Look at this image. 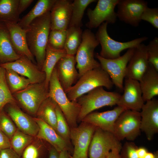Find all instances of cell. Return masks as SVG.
Instances as JSON below:
<instances>
[{
  "label": "cell",
  "instance_id": "cell-19",
  "mask_svg": "<svg viewBox=\"0 0 158 158\" xmlns=\"http://www.w3.org/2000/svg\"><path fill=\"white\" fill-rule=\"evenodd\" d=\"M34 119L39 127L36 137L47 141L59 152L66 151L70 155L72 154L73 147L71 143L66 141L53 128L41 119L37 117Z\"/></svg>",
  "mask_w": 158,
  "mask_h": 158
},
{
  "label": "cell",
  "instance_id": "cell-25",
  "mask_svg": "<svg viewBox=\"0 0 158 158\" xmlns=\"http://www.w3.org/2000/svg\"><path fill=\"white\" fill-rule=\"evenodd\" d=\"M20 57L13 49L5 24L0 22V64L12 62Z\"/></svg>",
  "mask_w": 158,
  "mask_h": 158
},
{
  "label": "cell",
  "instance_id": "cell-21",
  "mask_svg": "<svg viewBox=\"0 0 158 158\" xmlns=\"http://www.w3.org/2000/svg\"><path fill=\"white\" fill-rule=\"evenodd\" d=\"M72 1L56 0L50 11L51 30L67 29L71 16Z\"/></svg>",
  "mask_w": 158,
  "mask_h": 158
},
{
  "label": "cell",
  "instance_id": "cell-40",
  "mask_svg": "<svg viewBox=\"0 0 158 158\" xmlns=\"http://www.w3.org/2000/svg\"><path fill=\"white\" fill-rule=\"evenodd\" d=\"M141 20L147 21L154 27L158 29V8L147 7L141 16Z\"/></svg>",
  "mask_w": 158,
  "mask_h": 158
},
{
  "label": "cell",
  "instance_id": "cell-48",
  "mask_svg": "<svg viewBox=\"0 0 158 158\" xmlns=\"http://www.w3.org/2000/svg\"><path fill=\"white\" fill-rule=\"evenodd\" d=\"M70 154L66 151H62L59 152V158H69Z\"/></svg>",
  "mask_w": 158,
  "mask_h": 158
},
{
  "label": "cell",
  "instance_id": "cell-42",
  "mask_svg": "<svg viewBox=\"0 0 158 158\" xmlns=\"http://www.w3.org/2000/svg\"><path fill=\"white\" fill-rule=\"evenodd\" d=\"M1 158H20V157L11 148L0 150Z\"/></svg>",
  "mask_w": 158,
  "mask_h": 158
},
{
  "label": "cell",
  "instance_id": "cell-41",
  "mask_svg": "<svg viewBox=\"0 0 158 158\" xmlns=\"http://www.w3.org/2000/svg\"><path fill=\"white\" fill-rule=\"evenodd\" d=\"M137 148L132 142H126L122 146L120 151V158H138L136 153Z\"/></svg>",
  "mask_w": 158,
  "mask_h": 158
},
{
  "label": "cell",
  "instance_id": "cell-51",
  "mask_svg": "<svg viewBox=\"0 0 158 158\" xmlns=\"http://www.w3.org/2000/svg\"><path fill=\"white\" fill-rule=\"evenodd\" d=\"M0 158H1L0 155Z\"/></svg>",
  "mask_w": 158,
  "mask_h": 158
},
{
  "label": "cell",
  "instance_id": "cell-45",
  "mask_svg": "<svg viewBox=\"0 0 158 158\" xmlns=\"http://www.w3.org/2000/svg\"><path fill=\"white\" fill-rule=\"evenodd\" d=\"M147 152V149L143 147H138L136 150V153L138 158H144Z\"/></svg>",
  "mask_w": 158,
  "mask_h": 158
},
{
  "label": "cell",
  "instance_id": "cell-22",
  "mask_svg": "<svg viewBox=\"0 0 158 158\" xmlns=\"http://www.w3.org/2000/svg\"><path fill=\"white\" fill-rule=\"evenodd\" d=\"M7 105L6 111L8 115L18 129L25 134L35 137L39 127L34 118L23 112L16 104Z\"/></svg>",
  "mask_w": 158,
  "mask_h": 158
},
{
  "label": "cell",
  "instance_id": "cell-4",
  "mask_svg": "<svg viewBox=\"0 0 158 158\" xmlns=\"http://www.w3.org/2000/svg\"><path fill=\"white\" fill-rule=\"evenodd\" d=\"M121 95L105 90L103 87H97L79 98L77 101L80 106L77 122L80 123L87 115L102 107L117 105Z\"/></svg>",
  "mask_w": 158,
  "mask_h": 158
},
{
  "label": "cell",
  "instance_id": "cell-49",
  "mask_svg": "<svg viewBox=\"0 0 158 158\" xmlns=\"http://www.w3.org/2000/svg\"><path fill=\"white\" fill-rule=\"evenodd\" d=\"M144 158H156L155 155V153L153 154L148 152Z\"/></svg>",
  "mask_w": 158,
  "mask_h": 158
},
{
  "label": "cell",
  "instance_id": "cell-47",
  "mask_svg": "<svg viewBox=\"0 0 158 158\" xmlns=\"http://www.w3.org/2000/svg\"><path fill=\"white\" fill-rule=\"evenodd\" d=\"M120 151L117 150H114L111 151L106 158H120Z\"/></svg>",
  "mask_w": 158,
  "mask_h": 158
},
{
  "label": "cell",
  "instance_id": "cell-12",
  "mask_svg": "<svg viewBox=\"0 0 158 158\" xmlns=\"http://www.w3.org/2000/svg\"><path fill=\"white\" fill-rule=\"evenodd\" d=\"M118 0H99L93 9L89 8L87 15L89 21L86 26L90 30L99 27L104 22L114 23L117 16L114 9Z\"/></svg>",
  "mask_w": 158,
  "mask_h": 158
},
{
  "label": "cell",
  "instance_id": "cell-5",
  "mask_svg": "<svg viewBox=\"0 0 158 158\" xmlns=\"http://www.w3.org/2000/svg\"><path fill=\"white\" fill-rule=\"evenodd\" d=\"M108 24L104 22L99 27L95 35L101 47L99 55L106 59H114L120 57L123 50L135 48L148 39L146 36L135 39L132 40L121 42L114 40L109 35L107 31Z\"/></svg>",
  "mask_w": 158,
  "mask_h": 158
},
{
  "label": "cell",
  "instance_id": "cell-43",
  "mask_svg": "<svg viewBox=\"0 0 158 158\" xmlns=\"http://www.w3.org/2000/svg\"><path fill=\"white\" fill-rule=\"evenodd\" d=\"M11 148L9 138L0 130V150Z\"/></svg>",
  "mask_w": 158,
  "mask_h": 158
},
{
  "label": "cell",
  "instance_id": "cell-17",
  "mask_svg": "<svg viewBox=\"0 0 158 158\" xmlns=\"http://www.w3.org/2000/svg\"><path fill=\"white\" fill-rule=\"evenodd\" d=\"M76 63L75 56L66 55L58 61L55 66L59 82L65 92L79 78Z\"/></svg>",
  "mask_w": 158,
  "mask_h": 158
},
{
  "label": "cell",
  "instance_id": "cell-23",
  "mask_svg": "<svg viewBox=\"0 0 158 158\" xmlns=\"http://www.w3.org/2000/svg\"><path fill=\"white\" fill-rule=\"evenodd\" d=\"M4 23L8 30L11 43L16 53L20 57L28 58L36 64L35 59L27 45L26 39L27 29H23L18 23Z\"/></svg>",
  "mask_w": 158,
  "mask_h": 158
},
{
  "label": "cell",
  "instance_id": "cell-26",
  "mask_svg": "<svg viewBox=\"0 0 158 158\" xmlns=\"http://www.w3.org/2000/svg\"><path fill=\"white\" fill-rule=\"evenodd\" d=\"M56 0H39L30 11L20 18L18 24L23 29H27L35 19L50 11Z\"/></svg>",
  "mask_w": 158,
  "mask_h": 158
},
{
  "label": "cell",
  "instance_id": "cell-16",
  "mask_svg": "<svg viewBox=\"0 0 158 158\" xmlns=\"http://www.w3.org/2000/svg\"><path fill=\"white\" fill-rule=\"evenodd\" d=\"M140 111V130L147 139L152 140L158 132V100L153 98L144 104Z\"/></svg>",
  "mask_w": 158,
  "mask_h": 158
},
{
  "label": "cell",
  "instance_id": "cell-11",
  "mask_svg": "<svg viewBox=\"0 0 158 158\" xmlns=\"http://www.w3.org/2000/svg\"><path fill=\"white\" fill-rule=\"evenodd\" d=\"M97 128L83 121L77 127L70 128V139L73 147L69 158H89V147Z\"/></svg>",
  "mask_w": 158,
  "mask_h": 158
},
{
  "label": "cell",
  "instance_id": "cell-18",
  "mask_svg": "<svg viewBox=\"0 0 158 158\" xmlns=\"http://www.w3.org/2000/svg\"><path fill=\"white\" fill-rule=\"evenodd\" d=\"M147 45L142 43L135 47L127 65L125 79L138 81L149 64Z\"/></svg>",
  "mask_w": 158,
  "mask_h": 158
},
{
  "label": "cell",
  "instance_id": "cell-2",
  "mask_svg": "<svg viewBox=\"0 0 158 158\" xmlns=\"http://www.w3.org/2000/svg\"><path fill=\"white\" fill-rule=\"evenodd\" d=\"M114 85L109 75L100 66L84 74L66 93L70 100L76 101L81 96L97 87L110 89Z\"/></svg>",
  "mask_w": 158,
  "mask_h": 158
},
{
  "label": "cell",
  "instance_id": "cell-15",
  "mask_svg": "<svg viewBox=\"0 0 158 158\" xmlns=\"http://www.w3.org/2000/svg\"><path fill=\"white\" fill-rule=\"evenodd\" d=\"M0 66L6 70H13L28 78L32 84L43 83L46 79L45 73L26 57H22L12 62L0 64Z\"/></svg>",
  "mask_w": 158,
  "mask_h": 158
},
{
  "label": "cell",
  "instance_id": "cell-38",
  "mask_svg": "<svg viewBox=\"0 0 158 158\" xmlns=\"http://www.w3.org/2000/svg\"><path fill=\"white\" fill-rule=\"evenodd\" d=\"M17 128L11 119L3 111H0V130L10 140Z\"/></svg>",
  "mask_w": 158,
  "mask_h": 158
},
{
  "label": "cell",
  "instance_id": "cell-24",
  "mask_svg": "<svg viewBox=\"0 0 158 158\" xmlns=\"http://www.w3.org/2000/svg\"><path fill=\"white\" fill-rule=\"evenodd\" d=\"M139 82L145 102L158 95V71L150 63Z\"/></svg>",
  "mask_w": 158,
  "mask_h": 158
},
{
  "label": "cell",
  "instance_id": "cell-35",
  "mask_svg": "<svg viewBox=\"0 0 158 158\" xmlns=\"http://www.w3.org/2000/svg\"><path fill=\"white\" fill-rule=\"evenodd\" d=\"M23 151L20 158H43L44 147L41 140L35 137Z\"/></svg>",
  "mask_w": 158,
  "mask_h": 158
},
{
  "label": "cell",
  "instance_id": "cell-29",
  "mask_svg": "<svg viewBox=\"0 0 158 158\" xmlns=\"http://www.w3.org/2000/svg\"><path fill=\"white\" fill-rule=\"evenodd\" d=\"M19 0H0V22L17 23L20 18L18 11Z\"/></svg>",
  "mask_w": 158,
  "mask_h": 158
},
{
  "label": "cell",
  "instance_id": "cell-1",
  "mask_svg": "<svg viewBox=\"0 0 158 158\" xmlns=\"http://www.w3.org/2000/svg\"><path fill=\"white\" fill-rule=\"evenodd\" d=\"M27 29L26 39L28 47L37 66L41 70L51 30L50 11L34 19Z\"/></svg>",
  "mask_w": 158,
  "mask_h": 158
},
{
  "label": "cell",
  "instance_id": "cell-31",
  "mask_svg": "<svg viewBox=\"0 0 158 158\" xmlns=\"http://www.w3.org/2000/svg\"><path fill=\"white\" fill-rule=\"evenodd\" d=\"M96 0H75L72 3V12L68 28H81L85 10L90 4Z\"/></svg>",
  "mask_w": 158,
  "mask_h": 158
},
{
  "label": "cell",
  "instance_id": "cell-10",
  "mask_svg": "<svg viewBox=\"0 0 158 158\" xmlns=\"http://www.w3.org/2000/svg\"><path fill=\"white\" fill-rule=\"evenodd\" d=\"M120 141L113 133L97 128L92 137L88 149L89 158H106L112 150L120 151Z\"/></svg>",
  "mask_w": 158,
  "mask_h": 158
},
{
  "label": "cell",
  "instance_id": "cell-50",
  "mask_svg": "<svg viewBox=\"0 0 158 158\" xmlns=\"http://www.w3.org/2000/svg\"><path fill=\"white\" fill-rule=\"evenodd\" d=\"M155 156H156V158H158V152L157 151L155 153Z\"/></svg>",
  "mask_w": 158,
  "mask_h": 158
},
{
  "label": "cell",
  "instance_id": "cell-39",
  "mask_svg": "<svg viewBox=\"0 0 158 158\" xmlns=\"http://www.w3.org/2000/svg\"><path fill=\"white\" fill-rule=\"evenodd\" d=\"M148 60L158 71V38L155 37L147 45Z\"/></svg>",
  "mask_w": 158,
  "mask_h": 158
},
{
  "label": "cell",
  "instance_id": "cell-36",
  "mask_svg": "<svg viewBox=\"0 0 158 158\" xmlns=\"http://www.w3.org/2000/svg\"><path fill=\"white\" fill-rule=\"evenodd\" d=\"M56 112L57 116L56 132L66 141L71 143L70 139V127L64 116L57 104Z\"/></svg>",
  "mask_w": 158,
  "mask_h": 158
},
{
  "label": "cell",
  "instance_id": "cell-6",
  "mask_svg": "<svg viewBox=\"0 0 158 158\" xmlns=\"http://www.w3.org/2000/svg\"><path fill=\"white\" fill-rule=\"evenodd\" d=\"M99 44L90 30L83 31L82 42L75 56L79 78L88 71L100 67L94 57L95 50Z\"/></svg>",
  "mask_w": 158,
  "mask_h": 158
},
{
  "label": "cell",
  "instance_id": "cell-30",
  "mask_svg": "<svg viewBox=\"0 0 158 158\" xmlns=\"http://www.w3.org/2000/svg\"><path fill=\"white\" fill-rule=\"evenodd\" d=\"M83 32L81 28L71 27L66 30L64 49L67 55H75L82 42Z\"/></svg>",
  "mask_w": 158,
  "mask_h": 158
},
{
  "label": "cell",
  "instance_id": "cell-13",
  "mask_svg": "<svg viewBox=\"0 0 158 158\" xmlns=\"http://www.w3.org/2000/svg\"><path fill=\"white\" fill-rule=\"evenodd\" d=\"M147 5V2L143 0H118L117 17L126 23L137 27Z\"/></svg>",
  "mask_w": 158,
  "mask_h": 158
},
{
  "label": "cell",
  "instance_id": "cell-3",
  "mask_svg": "<svg viewBox=\"0 0 158 158\" xmlns=\"http://www.w3.org/2000/svg\"><path fill=\"white\" fill-rule=\"evenodd\" d=\"M49 97L59 107L70 128L77 127L80 106L77 101H71L68 97L59 82L55 67L49 81Z\"/></svg>",
  "mask_w": 158,
  "mask_h": 158
},
{
  "label": "cell",
  "instance_id": "cell-46",
  "mask_svg": "<svg viewBox=\"0 0 158 158\" xmlns=\"http://www.w3.org/2000/svg\"><path fill=\"white\" fill-rule=\"evenodd\" d=\"M59 152L52 147L49 149V158H59Z\"/></svg>",
  "mask_w": 158,
  "mask_h": 158
},
{
  "label": "cell",
  "instance_id": "cell-27",
  "mask_svg": "<svg viewBox=\"0 0 158 158\" xmlns=\"http://www.w3.org/2000/svg\"><path fill=\"white\" fill-rule=\"evenodd\" d=\"M66 55L64 49H55L47 44L45 58L41 69L45 74L46 79L44 82L47 87L49 88V81L56 64L61 58Z\"/></svg>",
  "mask_w": 158,
  "mask_h": 158
},
{
  "label": "cell",
  "instance_id": "cell-9",
  "mask_svg": "<svg viewBox=\"0 0 158 158\" xmlns=\"http://www.w3.org/2000/svg\"><path fill=\"white\" fill-rule=\"evenodd\" d=\"M135 48L128 49L123 55L114 59L103 58L98 53L95 55L101 67L109 75L114 85L122 90L123 89L127 65Z\"/></svg>",
  "mask_w": 158,
  "mask_h": 158
},
{
  "label": "cell",
  "instance_id": "cell-34",
  "mask_svg": "<svg viewBox=\"0 0 158 158\" xmlns=\"http://www.w3.org/2000/svg\"><path fill=\"white\" fill-rule=\"evenodd\" d=\"M34 138V137L25 134L17 128L10 140L11 148L20 157L24 149Z\"/></svg>",
  "mask_w": 158,
  "mask_h": 158
},
{
  "label": "cell",
  "instance_id": "cell-37",
  "mask_svg": "<svg viewBox=\"0 0 158 158\" xmlns=\"http://www.w3.org/2000/svg\"><path fill=\"white\" fill-rule=\"evenodd\" d=\"M66 35V30H51L49 35L47 44L55 49H63Z\"/></svg>",
  "mask_w": 158,
  "mask_h": 158
},
{
  "label": "cell",
  "instance_id": "cell-44",
  "mask_svg": "<svg viewBox=\"0 0 158 158\" xmlns=\"http://www.w3.org/2000/svg\"><path fill=\"white\" fill-rule=\"evenodd\" d=\"M33 1V0H19L18 7L19 15L28 7Z\"/></svg>",
  "mask_w": 158,
  "mask_h": 158
},
{
  "label": "cell",
  "instance_id": "cell-8",
  "mask_svg": "<svg viewBox=\"0 0 158 158\" xmlns=\"http://www.w3.org/2000/svg\"><path fill=\"white\" fill-rule=\"evenodd\" d=\"M140 111L126 110L116 120L113 133L120 141H133L140 134Z\"/></svg>",
  "mask_w": 158,
  "mask_h": 158
},
{
  "label": "cell",
  "instance_id": "cell-32",
  "mask_svg": "<svg viewBox=\"0 0 158 158\" xmlns=\"http://www.w3.org/2000/svg\"><path fill=\"white\" fill-rule=\"evenodd\" d=\"M6 70V78L12 93L24 89L32 84L28 78L11 70Z\"/></svg>",
  "mask_w": 158,
  "mask_h": 158
},
{
  "label": "cell",
  "instance_id": "cell-14",
  "mask_svg": "<svg viewBox=\"0 0 158 158\" xmlns=\"http://www.w3.org/2000/svg\"><path fill=\"white\" fill-rule=\"evenodd\" d=\"M123 90V94L121 95L117 105L126 110L140 111L145 102L139 81L125 79Z\"/></svg>",
  "mask_w": 158,
  "mask_h": 158
},
{
  "label": "cell",
  "instance_id": "cell-20",
  "mask_svg": "<svg viewBox=\"0 0 158 158\" xmlns=\"http://www.w3.org/2000/svg\"><path fill=\"white\" fill-rule=\"evenodd\" d=\"M125 110L123 107L117 106L110 110L102 112H92L86 116L81 121L113 133L116 120Z\"/></svg>",
  "mask_w": 158,
  "mask_h": 158
},
{
  "label": "cell",
  "instance_id": "cell-33",
  "mask_svg": "<svg viewBox=\"0 0 158 158\" xmlns=\"http://www.w3.org/2000/svg\"><path fill=\"white\" fill-rule=\"evenodd\" d=\"M5 74V69L0 66V111L6 105L16 102L7 83Z\"/></svg>",
  "mask_w": 158,
  "mask_h": 158
},
{
  "label": "cell",
  "instance_id": "cell-28",
  "mask_svg": "<svg viewBox=\"0 0 158 158\" xmlns=\"http://www.w3.org/2000/svg\"><path fill=\"white\" fill-rule=\"evenodd\" d=\"M56 104L50 97L41 104L36 115L37 118L41 119L53 128L56 131L57 116Z\"/></svg>",
  "mask_w": 158,
  "mask_h": 158
},
{
  "label": "cell",
  "instance_id": "cell-7",
  "mask_svg": "<svg viewBox=\"0 0 158 158\" xmlns=\"http://www.w3.org/2000/svg\"><path fill=\"white\" fill-rule=\"evenodd\" d=\"M44 82L31 84L24 89L13 94L16 102L31 114H36L42 103L49 97V88L46 86Z\"/></svg>",
  "mask_w": 158,
  "mask_h": 158
}]
</instances>
